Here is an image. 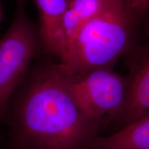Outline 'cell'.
<instances>
[{
    "mask_svg": "<svg viewBox=\"0 0 149 149\" xmlns=\"http://www.w3.org/2000/svg\"><path fill=\"white\" fill-rule=\"evenodd\" d=\"M137 27L126 0H102L98 12L79 30L59 59V68L68 74L113 68L135 45Z\"/></svg>",
    "mask_w": 149,
    "mask_h": 149,
    "instance_id": "2",
    "label": "cell"
},
{
    "mask_svg": "<svg viewBox=\"0 0 149 149\" xmlns=\"http://www.w3.org/2000/svg\"><path fill=\"white\" fill-rule=\"evenodd\" d=\"M17 1L18 5H24V3H25L26 0H16Z\"/></svg>",
    "mask_w": 149,
    "mask_h": 149,
    "instance_id": "10",
    "label": "cell"
},
{
    "mask_svg": "<svg viewBox=\"0 0 149 149\" xmlns=\"http://www.w3.org/2000/svg\"><path fill=\"white\" fill-rule=\"evenodd\" d=\"M43 51L38 27L18 5L13 20L0 40V124H5L13 95L27 76L33 59Z\"/></svg>",
    "mask_w": 149,
    "mask_h": 149,
    "instance_id": "4",
    "label": "cell"
},
{
    "mask_svg": "<svg viewBox=\"0 0 149 149\" xmlns=\"http://www.w3.org/2000/svg\"><path fill=\"white\" fill-rule=\"evenodd\" d=\"M126 3L137 26L149 17V0H126Z\"/></svg>",
    "mask_w": 149,
    "mask_h": 149,
    "instance_id": "9",
    "label": "cell"
},
{
    "mask_svg": "<svg viewBox=\"0 0 149 149\" xmlns=\"http://www.w3.org/2000/svg\"><path fill=\"white\" fill-rule=\"evenodd\" d=\"M1 3H0V21H1Z\"/></svg>",
    "mask_w": 149,
    "mask_h": 149,
    "instance_id": "11",
    "label": "cell"
},
{
    "mask_svg": "<svg viewBox=\"0 0 149 149\" xmlns=\"http://www.w3.org/2000/svg\"><path fill=\"white\" fill-rule=\"evenodd\" d=\"M40 15L39 33L43 51L59 58L61 53V24L68 0H33Z\"/></svg>",
    "mask_w": 149,
    "mask_h": 149,
    "instance_id": "6",
    "label": "cell"
},
{
    "mask_svg": "<svg viewBox=\"0 0 149 149\" xmlns=\"http://www.w3.org/2000/svg\"><path fill=\"white\" fill-rule=\"evenodd\" d=\"M102 3V0H68L61 24V54L59 58L79 30L98 12Z\"/></svg>",
    "mask_w": 149,
    "mask_h": 149,
    "instance_id": "8",
    "label": "cell"
},
{
    "mask_svg": "<svg viewBox=\"0 0 149 149\" xmlns=\"http://www.w3.org/2000/svg\"><path fill=\"white\" fill-rule=\"evenodd\" d=\"M60 70L72 97L86 115L103 122L106 127L111 124L118 126L128 99L126 76L111 68H95L78 74Z\"/></svg>",
    "mask_w": 149,
    "mask_h": 149,
    "instance_id": "3",
    "label": "cell"
},
{
    "mask_svg": "<svg viewBox=\"0 0 149 149\" xmlns=\"http://www.w3.org/2000/svg\"><path fill=\"white\" fill-rule=\"evenodd\" d=\"M125 56L128 99L120 128L149 114V40L134 45Z\"/></svg>",
    "mask_w": 149,
    "mask_h": 149,
    "instance_id": "5",
    "label": "cell"
},
{
    "mask_svg": "<svg viewBox=\"0 0 149 149\" xmlns=\"http://www.w3.org/2000/svg\"><path fill=\"white\" fill-rule=\"evenodd\" d=\"M88 149H149V114L111 135L97 136Z\"/></svg>",
    "mask_w": 149,
    "mask_h": 149,
    "instance_id": "7",
    "label": "cell"
},
{
    "mask_svg": "<svg viewBox=\"0 0 149 149\" xmlns=\"http://www.w3.org/2000/svg\"><path fill=\"white\" fill-rule=\"evenodd\" d=\"M9 103L5 124L13 149H88L106 128L79 109L58 63L36 66Z\"/></svg>",
    "mask_w": 149,
    "mask_h": 149,
    "instance_id": "1",
    "label": "cell"
}]
</instances>
